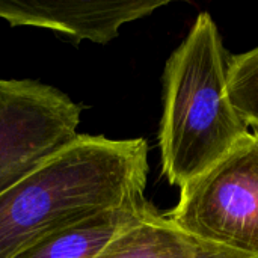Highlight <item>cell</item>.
Masks as SVG:
<instances>
[{
  "label": "cell",
  "instance_id": "obj_1",
  "mask_svg": "<svg viewBox=\"0 0 258 258\" xmlns=\"http://www.w3.org/2000/svg\"><path fill=\"white\" fill-rule=\"evenodd\" d=\"M142 138L79 135L0 194V258L98 212L147 203Z\"/></svg>",
  "mask_w": 258,
  "mask_h": 258
},
{
  "label": "cell",
  "instance_id": "obj_2",
  "mask_svg": "<svg viewBox=\"0 0 258 258\" xmlns=\"http://www.w3.org/2000/svg\"><path fill=\"white\" fill-rule=\"evenodd\" d=\"M228 62L207 12L197 17L166 60L159 147L162 174L171 186L181 187L209 169L249 133L227 92Z\"/></svg>",
  "mask_w": 258,
  "mask_h": 258
},
{
  "label": "cell",
  "instance_id": "obj_3",
  "mask_svg": "<svg viewBox=\"0 0 258 258\" xmlns=\"http://www.w3.org/2000/svg\"><path fill=\"white\" fill-rule=\"evenodd\" d=\"M165 216L198 240L258 258V136L248 133L184 183Z\"/></svg>",
  "mask_w": 258,
  "mask_h": 258
},
{
  "label": "cell",
  "instance_id": "obj_4",
  "mask_svg": "<svg viewBox=\"0 0 258 258\" xmlns=\"http://www.w3.org/2000/svg\"><path fill=\"white\" fill-rule=\"evenodd\" d=\"M80 113L51 85L0 79V194L76 139Z\"/></svg>",
  "mask_w": 258,
  "mask_h": 258
},
{
  "label": "cell",
  "instance_id": "obj_5",
  "mask_svg": "<svg viewBox=\"0 0 258 258\" xmlns=\"http://www.w3.org/2000/svg\"><path fill=\"white\" fill-rule=\"evenodd\" d=\"M168 0H0V18L12 27H39L74 42L109 44L124 24L144 18Z\"/></svg>",
  "mask_w": 258,
  "mask_h": 258
},
{
  "label": "cell",
  "instance_id": "obj_6",
  "mask_svg": "<svg viewBox=\"0 0 258 258\" xmlns=\"http://www.w3.org/2000/svg\"><path fill=\"white\" fill-rule=\"evenodd\" d=\"M95 258H252L198 240L156 207L119 233Z\"/></svg>",
  "mask_w": 258,
  "mask_h": 258
},
{
  "label": "cell",
  "instance_id": "obj_7",
  "mask_svg": "<svg viewBox=\"0 0 258 258\" xmlns=\"http://www.w3.org/2000/svg\"><path fill=\"white\" fill-rule=\"evenodd\" d=\"M153 209L147 201L98 212L42 237L12 258H95L119 233Z\"/></svg>",
  "mask_w": 258,
  "mask_h": 258
},
{
  "label": "cell",
  "instance_id": "obj_8",
  "mask_svg": "<svg viewBox=\"0 0 258 258\" xmlns=\"http://www.w3.org/2000/svg\"><path fill=\"white\" fill-rule=\"evenodd\" d=\"M227 92L240 119L258 136V47L230 57Z\"/></svg>",
  "mask_w": 258,
  "mask_h": 258
}]
</instances>
